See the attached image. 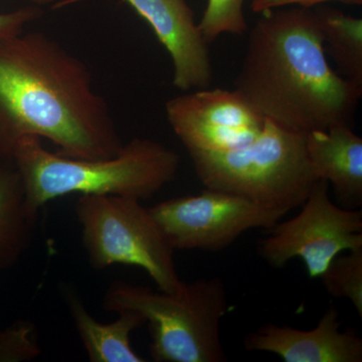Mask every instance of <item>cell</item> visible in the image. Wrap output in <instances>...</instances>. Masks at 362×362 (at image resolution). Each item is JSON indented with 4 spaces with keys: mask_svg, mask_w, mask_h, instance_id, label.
Masks as SVG:
<instances>
[{
    "mask_svg": "<svg viewBox=\"0 0 362 362\" xmlns=\"http://www.w3.org/2000/svg\"><path fill=\"white\" fill-rule=\"evenodd\" d=\"M25 136L52 142L59 156L110 158L124 143L90 69L44 33L0 39V161Z\"/></svg>",
    "mask_w": 362,
    "mask_h": 362,
    "instance_id": "obj_1",
    "label": "cell"
},
{
    "mask_svg": "<svg viewBox=\"0 0 362 362\" xmlns=\"http://www.w3.org/2000/svg\"><path fill=\"white\" fill-rule=\"evenodd\" d=\"M285 7L262 13L252 28L235 90L293 132L351 126L362 87L331 68L315 11Z\"/></svg>",
    "mask_w": 362,
    "mask_h": 362,
    "instance_id": "obj_2",
    "label": "cell"
},
{
    "mask_svg": "<svg viewBox=\"0 0 362 362\" xmlns=\"http://www.w3.org/2000/svg\"><path fill=\"white\" fill-rule=\"evenodd\" d=\"M11 161L28 204L40 211L47 202L71 194L151 199L175 180L180 157L161 143L134 138L110 158H70L45 149L37 136H25L14 146Z\"/></svg>",
    "mask_w": 362,
    "mask_h": 362,
    "instance_id": "obj_3",
    "label": "cell"
},
{
    "mask_svg": "<svg viewBox=\"0 0 362 362\" xmlns=\"http://www.w3.org/2000/svg\"><path fill=\"white\" fill-rule=\"evenodd\" d=\"M105 311H134L148 323L156 362H223L221 322L228 311L221 278L182 283L173 293L116 281L104 296Z\"/></svg>",
    "mask_w": 362,
    "mask_h": 362,
    "instance_id": "obj_4",
    "label": "cell"
},
{
    "mask_svg": "<svg viewBox=\"0 0 362 362\" xmlns=\"http://www.w3.org/2000/svg\"><path fill=\"white\" fill-rule=\"evenodd\" d=\"M204 187L289 213L318 180L306 152V134L266 119L252 142L223 152L187 151Z\"/></svg>",
    "mask_w": 362,
    "mask_h": 362,
    "instance_id": "obj_5",
    "label": "cell"
},
{
    "mask_svg": "<svg viewBox=\"0 0 362 362\" xmlns=\"http://www.w3.org/2000/svg\"><path fill=\"white\" fill-rule=\"evenodd\" d=\"M75 211L83 247L93 268L139 267L160 291L180 289L183 282L176 272L175 250L140 201L118 195L82 194Z\"/></svg>",
    "mask_w": 362,
    "mask_h": 362,
    "instance_id": "obj_6",
    "label": "cell"
},
{
    "mask_svg": "<svg viewBox=\"0 0 362 362\" xmlns=\"http://www.w3.org/2000/svg\"><path fill=\"white\" fill-rule=\"evenodd\" d=\"M301 206L295 218L268 230V237L259 243V255L275 268L302 259L309 277L320 278L340 252L362 247V213L335 206L325 180L314 183Z\"/></svg>",
    "mask_w": 362,
    "mask_h": 362,
    "instance_id": "obj_7",
    "label": "cell"
},
{
    "mask_svg": "<svg viewBox=\"0 0 362 362\" xmlns=\"http://www.w3.org/2000/svg\"><path fill=\"white\" fill-rule=\"evenodd\" d=\"M149 211L173 249L211 252L230 247L247 230H270L288 214L209 188L159 202Z\"/></svg>",
    "mask_w": 362,
    "mask_h": 362,
    "instance_id": "obj_8",
    "label": "cell"
},
{
    "mask_svg": "<svg viewBox=\"0 0 362 362\" xmlns=\"http://www.w3.org/2000/svg\"><path fill=\"white\" fill-rule=\"evenodd\" d=\"M166 117L187 151L223 152L252 142L266 119L237 90H197L168 100Z\"/></svg>",
    "mask_w": 362,
    "mask_h": 362,
    "instance_id": "obj_9",
    "label": "cell"
},
{
    "mask_svg": "<svg viewBox=\"0 0 362 362\" xmlns=\"http://www.w3.org/2000/svg\"><path fill=\"white\" fill-rule=\"evenodd\" d=\"M151 26L173 65V84L181 90L207 89L213 80L209 45L187 0H123Z\"/></svg>",
    "mask_w": 362,
    "mask_h": 362,
    "instance_id": "obj_10",
    "label": "cell"
},
{
    "mask_svg": "<svg viewBox=\"0 0 362 362\" xmlns=\"http://www.w3.org/2000/svg\"><path fill=\"white\" fill-rule=\"evenodd\" d=\"M339 316L333 305L312 330L268 323L244 339L249 351L277 354L286 362H361L362 339L351 329L340 331Z\"/></svg>",
    "mask_w": 362,
    "mask_h": 362,
    "instance_id": "obj_11",
    "label": "cell"
},
{
    "mask_svg": "<svg viewBox=\"0 0 362 362\" xmlns=\"http://www.w3.org/2000/svg\"><path fill=\"white\" fill-rule=\"evenodd\" d=\"M306 152L318 180L332 185L343 206L362 204V139L349 125L306 134Z\"/></svg>",
    "mask_w": 362,
    "mask_h": 362,
    "instance_id": "obj_12",
    "label": "cell"
},
{
    "mask_svg": "<svg viewBox=\"0 0 362 362\" xmlns=\"http://www.w3.org/2000/svg\"><path fill=\"white\" fill-rule=\"evenodd\" d=\"M66 306L78 337L90 362H143L131 345L133 331L144 325L145 319L134 311L119 312L116 321L101 323L86 308L73 288L63 291Z\"/></svg>",
    "mask_w": 362,
    "mask_h": 362,
    "instance_id": "obj_13",
    "label": "cell"
},
{
    "mask_svg": "<svg viewBox=\"0 0 362 362\" xmlns=\"http://www.w3.org/2000/svg\"><path fill=\"white\" fill-rule=\"evenodd\" d=\"M39 211L26 199L13 162L0 161V271L13 268L32 244Z\"/></svg>",
    "mask_w": 362,
    "mask_h": 362,
    "instance_id": "obj_14",
    "label": "cell"
},
{
    "mask_svg": "<svg viewBox=\"0 0 362 362\" xmlns=\"http://www.w3.org/2000/svg\"><path fill=\"white\" fill-rule=\"evenodd\" d=\"M331 56L345 78L362 87V20L329 7L314 9Z\"/></svg>",
    "mask_w": 362,
    "mask_h": 362,
    "instance_id": "obj_15",
    "label": "cell"
},
{
    "mask_svg": "<svg viewBox=\"0 0 362 362\" xmlns=\"http://www.w3.org/2000/svg\"><path fill=\"white\" fill-rule=\"evenodd\" d=\"M349 252L335 257L320 278L330 295L350 300L362 318V247Z\"/></svg>",
    "mask_w": 362,
    "mask_h": 362,
    "instance_id": "obj_16",
    "label": "cell"
},
{
    "mask_svg": "<svg viewBox=\"0 0 362 362\" xmlns=\"http://www.w3.org/2000/svg\"><path fill=\"white\" fill-rule=\"evenodd\" d=\"M245 0H209L199 28L207 45L223 33L243 35L247 30Z\"/></svg>",
    "mask_w": 362,
    "mask_h": 362,
    "instance_id": "obj_17",
    "label": "cell"
},
{
    "mask_svg": "<svg viewBox=\"0 0 362 362\" xmlns=\"http://www.w3.org/2000/svg\"><path fill=\"white\" fill-rule=\"evenodd\" d=\"M40 354L33 327L18 323L0 332V362L28 361Z\"/></svg>",
    "mask_w": 362,
    "mask_h": 362,
    "instance_id": "obj_18",
    "label": "cell"
},
{
    "mask_svg": "<svg viewBox=\"0 0 362 362\" xmlns=\"http://www.w3.org/2000/svg\"><path fill=\"white\" fill-rule=\"evenodd\" d=\"M39 6H28L11 13H0V39L25 32V26L40 18Z\"/></svg>",
    "mask_w": 362,
    "mask_h": 362,
    "instance_id": "obj_19",
    "label": "cell"
},
{
    "mask_svg": "<svg viewBox=\"0 0 362 362\" xmlns=\"http://www.w3.org/2000/svg\"><path fill=\"white\" fill-rule=\"evenodd\" d=\"M330 1L346 2L350 4H361L362 0H254L251 4L252 11L257 13H264L272 9L285 6L313 7L318 4Z\"/></svg>",
    "mask_w": 362,
    "mask_h": 362,
    "instance_id": "obj_20",
    "label": "cell"
},
{
    "mask_svg": "<svg viewBox=\"0 0 362 362\" xmlns=\"http://www.w3.org/2000/svg\"><path fill=\"white\" fill-rule=\"evenodd\" d=\"M32 2L35 6H51V4H58L62 0H28Z\"/></svg>",
    "mask_w": 362,
    "mask_h": 362,
    "instance_id": "obj_21",
    "label": "cell"
},
{
    "mask_svg": "<svg viewBox=\"0 0 362 362\" xmlns=\"http://www.w3.org/2000/svg\"><path fill=\"white\" fill-rule=\"evenodd\" d=\"M1 330H2L1 328H0V332H1Z\"/></svg>",
    "mask_w": 362,
    "mask_h": 362,
    "instance_id": "obj_22",
    "label": "cell"
}]
</instances>
